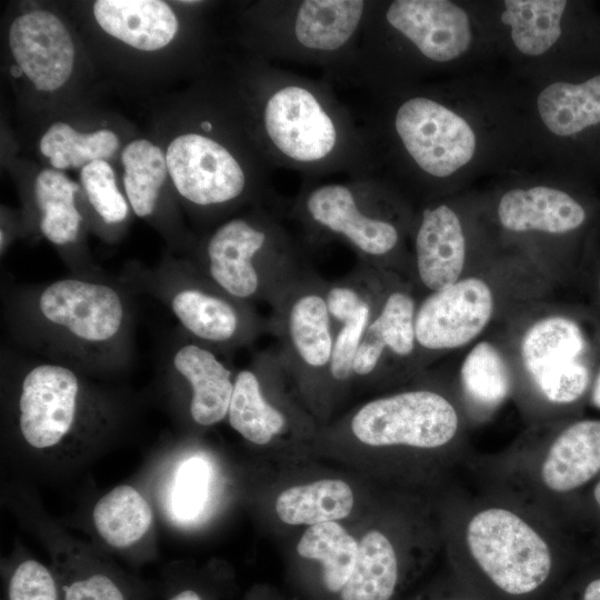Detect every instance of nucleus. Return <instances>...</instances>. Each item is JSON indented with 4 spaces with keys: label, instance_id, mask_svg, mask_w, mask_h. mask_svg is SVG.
<instances>
[{
    "label": "nucleus",
    "instance_id": "nucleus-7",
    "mask_svg": "<svg viewBox=\"0 0 600 600\" xmlns=\"http://www.w3.org/2000/svg\"><path fill=\"white\" fill-rule=\"evenodd\" d=\"M326 282L311 267L271 308L268 332L289 376L300 384L329 383L336 327L326 302Z\"/></svg>",
    "mask_w": 600,
    "mask_h": 600
},
{
    "label": "nucleus",
    "instance_id": "nucleus-14",
    "mask_svg": "<svg viewBox=\"0 0 600 600\" xmlns=\"http://www.w3.org/2000/svg\"><path fill=\"white\" fill-rule=\"evenodd\" d=\"M586 339L569 318L548 317L529 328L521 343L523 364L542 394L570 403L587 390L590 371L583 359Z\"/></svg>",
    "mask_w": 600,
    "mask_h": 600
},
{
    "label": "nucleus",
    "instance_id": "nucleus-8",
    "mask_svg": "<svg viewBox=\"0 0 600 600\" xmlns=\"http://www.w3.org/2000/svg\"><path fill=\"white\" fill-rule=\"evenodd\" d=\"M467 543L483 572L508 593H529L550 573L548 544L509 510L490 508L477 513L468 524Z\"/></svg>",
    "mask_w": 600,
    "mask_h": 600
},
{
    "label": "nucleus",
    "instance_id": "nucleus-38",
    "mask_svg": "<svg viewBox=\"0 0 600 600\" xmlns=\"http://www.w3.org/2000/svg\"><path fill=\"white\" fill-rule=\"evenodd\" d=\"M8 600H61L58 578L41 562H20L8 584Z\"/></svg>",
    "mask_w": 600,
    "mask_h": 600
},
{
    "label": "nucleus",
    "instance_id": "nucleus-20",
    "mask_svg": "<svg viewBox=\"0 0 600 600\" xmlns=\"http://www.w3.org/2000/svg\"><path fill=\"white\" fill-rule=\"evenodd\" d=\"M501 224L514 232L568 233L587 219L583 206L562 190L549 187L514 189L506 192L498 206Z\"/></svg>",
    "mask_w": 600,
    "mask_h": 600
},
{
    "label": "nucleus",
    "instance_id": "nucleus-39",
    "mask_svg": "<svg viewBox=\"0 0 600 600\" xmlns=\"http://www.w3.org/2000/svg\"><path fill=\"white\" fill-rule=\"evenodd\" d=\"M59 584L61 600H128L119 584L99 571L78 572Z\"/></svg>",
    "mask_w": 600,
    "mask_h": 600
},
{
    "label": "nucleus",
    "instance_id": "nucleus-42",
    "mask_svg": "<svg viewBox=\"0 0 600 600\" xmlns=\"http://www.w3.org/2000/svg\"><path fill=\"white\" fill-rule=\"evenodd\" d=\"M592 403L600 409V372L596 378L592 392H591Z\"/></svg>",
    "mask_w": 600,
    "mask_h": 600
},
{
    "label": "nucleus",
    "instance_id": "nucleus-31",
    "mask_svg": "<svg viewBox=\"0 0 600 600\" xmlns=\"http://www.w3.org/2000/svg\"><path fill=\"white\" fill-rule=\"evenodd\" d=\"M123 184L133 212L149 217L156 208L160 188L168 171L162 150L148 140L130 142L122 151Z\"/></svg>",
    "mask_w": 600,
    "mask_h": 600
},
{
    "label": "nucleus",
    "instance_id": "nucleus-21",
    "mask_svg": "<svg viewBox=\"0 0 600 600\" xmlns=\"http://www.w3.org/2000/svg\"><path fill=\"white\" fill-rule=\"evenodd\" d=\"M93 16L108 34L142 51L166 47L179 28L172 9L159 0H98Z\"/></svg>",
    "mask_w": 600,
    "mask_h": 600
},
{
    "label": "nucleus",
    "instance_id": "nucleus-12",
    "mask_svg": "<svg viewBox=\"0 0 600 600\" xmlns=\"http://www.w3.org/2000/svg\"><path fill=\"white\" fill-rule=\"evenodd\" d=\"M36 307L48 328L84 348L109 346L119 338L126 322L119 292L106 283L83 279L66 278L48 284Z\"/></svg>",
    "mask_w": 600,
    "mask_h": 600
},
{
    "label": "nucleus",
    "instance_id": "nucleus-30",
    "mask_svg": "<svg viewBox=\"0 0 600 600\" xmlns=\"http://www.w3.org/2000/svg\"><path fill=\"white\" fill-rule=\"evenodd\" d=\"M359 543L334 521L310 526L298 542L300 556L322 563L324 586L330 591L342 590L358 554Z\"/></svg>",
    "mask_w": 600,
    "mask_h": 600
},
{
    "label": "nucleus",
    "instance_id": "nucleus-19",
    "mask_svg": "<svg viewBox=\"0 0 600 600\" xmlns=\"http://www.w3.org/2000/svg\"><path fill=\"white\" fill-rule=\"evenodd\" d=\"M219 351L196 340L174 352V370L190 387V417L198 426H213L228 416L234 377Z\"/></svg>",
    "mask_w": 600,
    "mask_h": 600
},
{
    "label": "nucleus",
    "instance_id": "nucleus-33",
    "mask_svg": "<svg viewBox=\"0 0 600 600\" xmlns=\"http://www.w3.org/2000/svg\"><path fill=\"white\" fill-rule=\"evenodd\" d=\"M381 269L358 261L346 276L326 282V302L337 329L361 308L381 302L389 287H384Z\"/></svg>",
    "mask_w": 600,
    "mask_h": 600
},
{
    "label": "nucleus",
    "instance_id": "nucleus-23",
    "mask_svg": "<svg viewBox=\"0 0 600 600\" xmlns=\"http://www.w3.org/2000/svg\"><path fill=\"white\" fill-rule=\"evenodd\" d=\"M600 471V420L587 419L564 429L553 441L541 468L543 483L569 492Z\"/></svg>",
    "mask_w": 600,
    "mask_h": 600
},
{
    "label": "nucleus",
    "instance_id": "nucleus-16",
    "mask_svg": "<svg viewBox=\"0 0 600 600\" xmlns=\"http://www.w3.org/2000/svg\"><path fill=\"white\" fill-rule=\"evenodd\" d=\"M9 44L17 64L38 90H57L70 78L74 46L53 13L34 10L16 18L10 26Z\"/></svg>",
    "mask_w": 600,
    "mask_h": 600
},
{
    "label": "nucleus",
    "instance_id": "nucleus-35",
    "mask_svg": "<svg viewBox=\"0 0 600 600\" xmlns=\"http://www.w3.org/2000/svg\"><path fill=\"white\" fill-rule=\"evenodd\" d=\"M382 302L361 308L337 327L329 369V383L343 386L353 380V363L357 352Z\"/></svg>",
    "mask_w": 600,
    "mask_h": 600
},
{
    "label": "nucleus",
    "instance_id": "nucleus-27",
    "mask_svg": "<svg viewBox=\"0 0 600 600\" xmlns=\"http://www.w3.org/2000/svg\"><path fill=\"white\" fill-rule=\"evenodd\" d=\"M398 579L394 549L379 531H369L359 543L352 572L341 600H389Z\"/></svg>",
    "mask_w": 600,
    "mask_h": 600
},
{
    "label": "nucleus",
    "instance_id": "nucleus-29",
    "mask_svg": "<svg viewBox=\"0 0 600 600\" xmlns=\"http://www.w3.org/2000/svg\"><path fill=\"white\" fill-rule=\"evenodd\" d=\"M79 186L64 173L44 169L34 181V196L41 212L40 230L52 243L64 246L77 240L82 216L76 207Z\"/></svg>",
    "mask_w": 600,
    "mask_h": 600
},
{
    "label": "nucleus",
    "instance_id": "nucleus-3",
    "mask_svg": "<svg viewBox=\"0 0 600 600\" xmlns=\"http://www.w3.org/2000/svg\"><path fill=\"white\" fill-rule=\"evenodd\" d=\"M369 0H264L246 14L256 58L313 67L339 83L356 52Z\"/></svg>",
    "mask_w": 600,
    "mask_h": 600
},
{
    "label": "nucleus",
    "instance_id": "nucleus-15",
    "mask_svg": "<svg viewBox=\"0 0 600 600\" xmlns=\"http://www.w3.org/2000/svg\"><path fill=\"white\" fill-rule=\"evenodd\" d=\"M492 311V292L479 278L458 280L433 291L417 308L418 347L440 351L464 346L484 329Z\"/></svg>",
    "mask_w": 600,
    "mask_h": 600
},
{
    "label": "nucleus",
    "instance_id": "nucleus-2",
    "mask_svg": "<svg viewBox=\"0 0 600 600\" xmlns=\"http://www.w3.org/2000/svg\"><path fill=\"white\" fill-rule=\"evenodd\" d=\"M278 203L220 223L203 247L200 270L230 297L271 308L309 268V246Z\"/></svg>",
    "mask_w": 600,
    "mask_h": 600
},
{
    "label": "nucleus",
    "instance_id": "nucleus-1",
    "mask_svg": "<svg viewBox=\"0 0 600 600\" xmlns=\"http://www.w3.org/2000/svg\"><path fill=\"white\" fill-rule=\"evenodd\" d=\"M243 76V108L273 169L297 171L303 180L374 173L362 127L329 80L309 78L256 57Z\"/></svg>",
    "mask_w": 600,
    "mask_h": 600
},
{
    "label": "nucleus",
    "instance_id": "nucleus-44",
    "mask_svg": "<svg viewBox=\"0 0 600 600\" xmlns=\"http://www.w3.org/2000/svg\"><path fill=\"white\" fill-rule=\"evenodd\" d=\"M10 72L13 77L16 78H19L20 76H22L23 71L22 69L17 64V66H12L10 68Z\"/></svg>",
    "mask_w": 600,
    "mask_h": 600
},
{
    "label": "nucleus",
    "instance_id": "nucleus-43",
    "mask_svg": "<svg viewBox=\"0 0 600 600\" xmlns=\"http://www.w3.org/2000/svg\"><path fill=\"white\" fill-rule=\"evenodd\" d=\"M593 498L598 506V509L600 511V480L597 482L594 490H593Z\"/></svg>",
    "mask_w": 600,
    "mask_h": 600
},
{
    "label": "nucleus",
    "instance_id": "nucleus-41",
    "mask_svg": "<svg viewBox=\"0 0 600 600\" xmlns=\"http://www.w3.org/2000/svg\"><path fill=\"white\" fill-rule=\"evenodd\" d=\"M169 600H202L198 592L191 589L182 590L174 596H172Z\"/></svg>",
    "mask_w": 600,
    "mask_h": 600
},
{
    "label": "nucleus",
    "instance_id": "nucleus-34",
    "mask_svg": "<svg viewBox=\"0 0 600 600\" xmlns=\"http://www.w3.org/2000/svg\"><path fill=\"white\" fill-rule=\"evenodd\" d=\"M461 381L468 396L484 406H496L508 394L510 379L499 351L489 342L472 348L461 367Z\"/></svg>",
    "mask_w": 600,
    "mask_h": 600
},
{
    "label": "nucleus",
    "instance_id": "nucleus-28",
    "mask_svg": "<svg viewBox=\"0 0 600 600\" xmlns=\"http://www.w3.org/2000/svg\"><path fill=\"white\" fill-rule=\"evenodd\" d=\"M567 7L564 0H507L501 20L522 53L540 56L559 40Z\"/></svg>",
    "mask_w": 600,
    "mask_h": 600
},
{
    "label": "nucleus",
    "instance_id": "nucleus-13",
    "mask_svg": "<svg viewBox=\"0 0 600 600\" xmlns=\"http://www.w3.org/2000/svg\"><path fill=\"white\" fill-rule=\"evenodd\" d=\"M187 281L171 296L170 309L193 340L222 351L268 333V319L252 304L227 294L201 271Z\"/></svg>",
    "mask_w": 600,
    "mask_h": 600
},
{
    "label": "nucleus",
    "instance_id": "nucleus-5",
    "mask_svg": "<svg viewBox=\"0 0 600 600\" xmlns=\"http://www.w3.org/2000/svg\"><path fill=\"white\" fill-rule=\"evenodd\" d=\"M212 118L199 121V131L176 137L166 158L179 194L203 210H223L252 200L276 199L269 188L273 168L256 140L232 144L218 133Z\"/></svg>",
    "mask_w": 600,
    "mask_h": 600
},
{
    "label": "nucleus",
    "instance_id": "nucleus-37",
    "mask_svg": "<svg viewBox=\"0 0 600 600\" xmlns=\"http://www.w3.org/2000/svg\"><path fill=\"white\" fill-rule=\"evenodd\" d=\"M81 182L89 202L106 223H118L128 216V203L119 191L110 164L93 161L81 169Z\"/></svg>",
    "mask_w": 600,
    "mask_h": 600
},
{
    "label": "nucleus",
    "instance_id": "nucleus-25",
    "mask_svg": "<svg viewBox=\"0 0 600 600\" xmlns=\"http://www.w3.org/2000/svg\"><path fill=\"white\" fill-rule=\"evenodd\" d=\"M98 534L113 548H128L149 531L153 514L146 498L133 487L120 484L102 496L92 511Z\"/></svg>",
    "mask_w": 600,
    "mask_h": 600
},
{
    "label": "nucleus",
    "instance_id": "nucleus-22",
    "mask_svg": "<svg viewBox=\"0 0 600 600\" xmlns=\"http://www.w3.org/2000/svg\"><path fill=\"white\" fill-rule=\"evenodd\" d=\"M227 417L239 434L259 446L269 443L287 428V414L266 394L263 351L234 376Z\"/></svg>",
    "mask_w": 600,
    "mask_h": 600
},
{
    "label": "nucleus",
    "instance_id": "nucleus-9",
    "mask_svg": "<svg viewBox=\"0 0 600 600\" xmlns=\"http://www.w3.org/2000/svg\"><path fill=\"white\" fill-rule=\"evenodd\" d=\"M458 414L441 394L411 390L361 406L350 419L351 434L370 447L409 446L432 449L448 443Z\"/></svg>",
    "mask_w": 600,
    "mask_h": 600
},
{
    "label": "nucleus",
    "instance_id": "nucleus-32",
    "mask_svg": "<svg viewBox=\"0 0 600 600\" xmlns=\"http://www.w3.org/2000/svg\"><path fill=\"white\" fill-rule=\"evenodd\" d=\"M118 146L119 139L111 130L80 133L64 122L52 123L40 140V151L57 169L83 168L93 161H106Z\"/></svg>",
    "mask_w": 600,
    "mask_h": 600
},
{
    "label": "nucleus",
    "instance_id": "nucleus-36",
    "mask_svg": "<svg viewBox=\"0 0 600 600\" xmlns=\"http://www.w3.org/2000/svg\"><path fill=\"white\" fill-rule=\"evenodd\" d=\"M210 482V468L199 457L189 458L178 468L171 489L170 509L179 521L194 519L204 507Z\"/></svg>",
    "mask_w": 600,
    "mask_h": 600
},
{
    "label": "nucleus",
    "instance_id": "nucleus-18",
    "mask_svg": "<svg viewBox=\"0 0 600 600\" xmlns=\"http://www.w3.org/2000/svg\"><path fill=\"white\" fill-rule=\"evenodd\" d=\"M416 312L414 299L407 290L389 289L357 352L353 379H371L388 358L408 359L416 352Z\"/></svg>",
    "mask_w": 600,
    "mask_h": 600
},
{
    "label": "nucleus",
    "instance_id": "nucleus-45",
    "mask_svg": "<svg viewBox=\"0 0 600 600\" xmlns=\"http://www.w3.org/2000/svg\"><path fill=\"white\" fill-rule=\"evenodd\" d=\"M599 292H600V274H599Z\"/></svg>",
    "mask_w": 600,
    "mask_h": 600
},
{
    "label": "nucleus",
    "instance_id": "nucleus-10",
    "mask_svg": "<svg viewBox=\"0 0 600 600\" xmlns=\"http://www.w3.org/2000/svg\"><path fill=\"white\" fill-rule=\"evenodd\" d=\"M87 393L72 369L39 363L24 374L18 398V428L34 450H53L71 438L86 419Z\"/></svg>",
    "mask_w": 600,
    "mask_h": 600
},
{
    "label": "nucleus",
    "instance_id": "nucleus-24",
    "mask_svg": "<svg viewBox=\"0 0 600 600\" xmlns=\"http://www.w3.org/2000/svg\"><path fill=\"white\" fill-rule=\"evenodd\" d=\"M539 114L556 136L573 137L600 126V73L578 83L553 82L538 97Z\"/></svg>",
    "mask_w": 600,
    "mask_h": 600
},
{
    "label": "nucleus",
    "instance_id": "nucleus-26",
    "mask_svg": "<svg viewBox=\"0 0 600 600\" xmlns=\"http://www.w3.org/2000/svg\"><path fill=\"white\" fill-rule=\"evenodd\" d=\"M351 488L342 480H320L284 490L276 501L278 517L289 524H317L348 517Z\"/></svg>",
    "mask_w": 600,
    "mask_h": 600
},
{
    "label": "nucleus",
    "instance_id": "nucleus-4",
    "mask_svg": "<svg viewBox=\"0 0 600 600\" xmlns=\"http://www.w3.org/2000/svg\"><path fill=\"white\" fill-rule=\"evenodd\" d=\"M382 194L374 173L341 181L303 180L288 217L309 248L342 241L360 262L381 269L401 240L399 226L382 212Z\"/></svg>",
    "mask_w": 600,
    "mask_h": 600
},
{
    "label": "nucleus",
    "instance_id": "nucleus-17",
    "mask_svg": "<svg viewBox=\"0 0 600 600\" xmlns=\"http://www.w3.org/2000/svg\"><path fill=\"white\" fill-rule=\"evenodd\" d=\"M466 241L457 213L447 204L422 210L414 236V262L423 287L441 290L459 280Z\"/></svg>",
    "mask_w": 600,
    "mask_h": 600
},
{
    "label": "nucleus",
    "instance_id": "nucleus-11",
    "mask_svg": "<svg viewBox=\"0 0 600 600\" xmlns=\"http://www.w3.org/2000/svg\"><path fill=\"white\" fill-rule=\"evenodd\" d=\"M363 23L396 37L434 63L460 57L472 39L467 12L447 0L370 1Z\"/></svg>",
    "mask_w": 600,
    "mask_h": 600
},
{
    "label": "nucleus",
    "instance_id": "nucleus-6",
    "mask_svg": "<svg viewBox=\"0 0 600 600\" xmlns=\"http://www.w3.org/2000/svg\"><path fill=\"white\" fill-rule=\"evenodd\" d=\"M366 138L392 137L403 157L427 177L443 179L468 163L476 136L454 111L427 96L399 101L384 119L354 111Z\"/></svg>",
    "mask_w": 600,
    "mask_h": 600
},
{
    "label": "nucleus",
    "instance_id": "nucleus-40",
    "mask_svg": "<svg viewBox=\"0 0 600 600\" xmlns=\"http://www.w3.org/2000/svg\"><path fill=\"white\" fill-rule=\"evenodd\" d=\"M582 600H600V578L592 580L586 587Z\"/></svg>",
    "mask_w": 600,
    "mask_h": 600
}]
</instances>
